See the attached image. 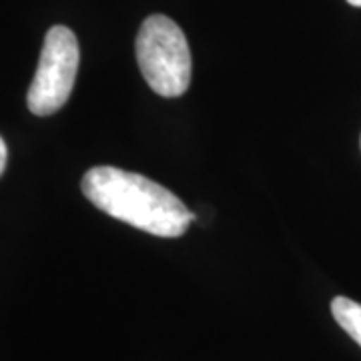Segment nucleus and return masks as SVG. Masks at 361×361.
Wrapping results in <instances>:
<instances>
[{
  "label": "nucleus",
  "instance_id": "obj_2",
  "mask_svg": "<svg viewBox=\"0 0 361 361\" xmlns=\"http://www.w3.org/2000/svg\"><path fill=\"white\" fill-rule=\"evenodd\" d=\"M137 63L142 78L157 94L175 99L191 85L193 61L185 32L169 16L153 14L137 35Z\"/></svg>",
  "mask_w": 361,
  "mask_h": 361
},
{
  "label": "nucleus",
  "instance_id": "obj_6",
  "mask_svg": "<svg viewBox=\"0 0 361 361\" xmlns=\"http://www.w3.org/2000/svg\"><path fill=\"white\" fill-rule=\"evenodd\" d=\"M351 6H361V0H348Z\"/></svg>",
  "mask_w": 361,
  "mask_h": 361
},
{
  "label": "nucleus",
  "instance_id": "obj_5",
  "mask_svg": "<svg viewBox=\"0 0 361 361\" xmlns=\"http://www.w3.org/2000/svg\"><path fill=\"white\" fill-rule=\"evenodd\" d=\"M4 167H6V145L0 137V175L4 173Z\"/></svg>",
  "mask_w": 361,
  "mask_h": 361
},
{
  "label": "nucleus",
  "instance_id": "obj_3",
  "mask_svg": "<svg viewBox=\"0 0 361 361\" xmlns=\"http://www.w3.org/2000/svg\"><path fill=\"white\" fill-rule=\"evenodd\" d=\"M78 40L66 26H52L44 37L37 75L28 89V111L37 116H49L63 109L77 78Z\"/></svg>",
  "mask_w": 361,
  "mask_h": 361
},
{
  "label": "nucleus",
  "instance_id": "obj_4",
  "mask_svg": "<svg viewBox=\"0 0 361 361\" xmlns=\"http://www.w3.org/2000/svg\"><path fill=\"white\" fill-rule=\"evenodd\" d=\"M331 313L339 327L361 348V305L349 297H336L331 301Z\"/></svg>",
  "mask_w": 361,
  "mask_h": 361
},
{
  "label": "nucleus",
  "instance_id": "obj_1",
  "mask_svg": "<svg viewBox=\"0 0 361 361\" xmlns=\"http://www.w3.org/2000/svg\"><path fill=\"white\" fill-rule=\"evenodd\" d=\"M82 193L106 215L157 237H180L195 219L177 195L125 169L92 167L82 177Z\"/></svg>",
  "mask_w": 361,
  "mask_h": 361
}]
</instances>
